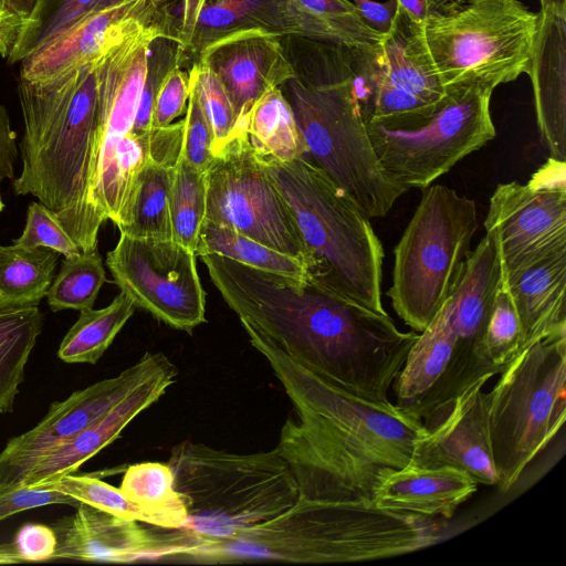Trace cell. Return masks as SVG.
<instances>
[{"instance_id":"6da1fadb","label":"cell","mask_w":566,"mask_h":566,"mask_svg":"<svg viewBox=\"0 0 566 566\" xmlns=\"http://www.w3.org/2000/svg\"><path fill=\"white\" fill-rule=\"evenodd\" d=\"M212 283L245 331L255 332L325 381L384 401L413 343L387 313L376 312L311 279L254 269L218 254L200 255Z\"/></svg>"},{"instance_id":"7a4b0ae2","label":"cell","mask_w":566,"mask_h":566,"mask_svg":"<svg viewBox=\"0 0 566 566\" xmlns=\"http://www.w3.org/2000/svg\"><path fill=\"white\" fill-rule=\"evenodd\" d=\"M273 369L298 419L289 418L275 449L291 468L300 497L375 503L386 478L411 464L427 429L395 403H376L316 376L262 335L245 331Z\"/></svg>"},{"instance_id":"3957f363","label":"cell","mask_w":566,"mask_h":566,"mask_svg":"<svg viewBox=\"0 0 566 566\" xmlns=\"http://www.w3.org/2000/svg\"><path fill=\"white\" fill-rule=\"evenodd\" d=\"M164 562L231 564L279 560L302 564L355 563L417 552L442 539L431 517L375 503H329L305 499L264 523L224 538L186 528Z\"/></svg>"},{"instance_id":"277c9868","label":"cell","mask_w":566,"mask_h":566,"mask_svg":"<svg viewBox=\"0 0 566 566\" xmlns=\"http://www.w3.org/2000/svg\"><path fill=\"white\" fill-rule=\"evenodd\" d=\"M96 63L57 77H20L24 133L19 196L32 195L51 209L81 251L97 248L105 222L95 203L98 148Z\"/></svg>"},{"instance_id":"5b68a950","label":"cell","mask_w":566,"mask_h":566,"mask_svg":"<svg viewBox=\"0 0 566 566\" xmlns=\"http://www.w3.org/2000/svg\"><path fill=\"white\" fill-rule=\"evenodd\" d=\"M294 75L280 88L307 159L344 189L368 218L385 217L408 190L392 181L373 148L356 90L355 50L281 36Z\"/></svg>"},{"instance_id":"8992f818","label":"cell","mask_w":566,"mask_h":566,"mask_svg":"<svg viewBox=\"0 0 566 566\" xmlns=\"http://www.w3.org/2000/svg\"><path fill=\"white\" fill-rule=\"evenodd\" d=\"M261 160L289 202L307 247L308 279L386 313L381 302L384 249L369 218L306 157Z\"/></svg>"},{"instance_id":"52a82bcc","label":"cell","mask_w":566,"mask_h":566,"mask_svg":"<svg viewBox=\"0 0 566 566\" xmlns=\"http://www.w3.org/2000/svg\"><path fill=\"white\" fill-rule=\"evenodd\" d=\"M168 464L187 504L182 528L205 537L232 536L300 499L295 476L276 449L240 454L184 442L171 450Z\"/></svg>"},{"instance_id":"ba28073f","label":"cell","mask_w":566,"mask_h":566,"mask_svg":"<svg viewBox=\"0 0 566 566\" xmlns=\"http://www.w3.org/2000/svg\"><path fill=\"white\" fill-rule=\"evenodd\" d=\"M423 189L394 249L387 292L396 314L418 333L451 296L479 227L474 200L439 184Z\"/></svg>"},{"instance_id":"9c48e42d","label":"cell","mask_w":566,"mask_h":566,"mask_svg":"<svg viewBox=\"0 0 566 566\" xmlns=\"http://www.w3.org/2000/svg\"><path fill=\"white\" fill-rule=\"evenodd\" d=\"M488 394L491 447L506 492L566 419V331L518 353Z\"/></svg>"},{"instance_id":"30bf717a","label":"cell","mask_w":566,"mask_h":566,"mask_svg":"<svg viewBox=\"0 0 566 566\" xmlns=\"http://www.w3.org/2000/svg\"><path fill=\"white\" fill-rule=\"evenodd\" d=\"M538 24L518 0H453L430 12L423 38L444 87L495 90L527 73Z\"/></svg>"},{"instance_id":"8fae6325","label":"cell","mask_w":566,"mask_h":566,"mask_svg":"<svg viewBox=\"0 0 566 566\" xmlns=\"http://www.w3.org/2000/svg\"><path fill=\"white\" fill-rule=\"evenodd\" d=\"M446 90L428 112L366 123L382 169L407 190L430 186L496 135L492 87L471 83Z\"/></svg>"},{"instance_id":"7c38bea8","label":"cell","mask_w":566,"mask_h":566,"mask_svg":"<svg viewBox=\"0 0 566 566\" xmlns=\"http://www.w3.org/2000/svg\"><path fill=\"white\" fill-rule=\"evenodd\" d=\"M206 220L231 228L307 264L311 255L291 207L244 132L214 153L206 171Z\"/></svg>"},{"instance_id":"4fadbf2b","label":"cell","mask_w":566,"mask_h":566,"mask_svg":"<svg viewBox=\"0 0 566 566\" xmlns=\"http://www.w3.org/2000/svg\"><path fill=\"white\" fill-rule=\"evenodd\" d=\"M196 256L172 239L120 233L106 264L120 292L137 307L172 328L191 333L206 321V294Z\"/></svg>"},{"instance_id":"5bb4252c","label":"cell","mask_w":566,"mask_h":566,"mask_svg":"<svg viewBox=\"0 0 566 566\" xmlns=\"http://www.w3.org/2000/svg\"><path fill=\"white\" fill-rule=\"evenodd\" d=\"M356 88L365 123L431 109L446 87L428 52L423 25L397 9L375 51H355Z\"/></svg>"},{"instance_id":"9a60e30c","label":"cell","mask_w":566,"mask_h":566,"mask_svg":"<svg viewBox=\"0 0 566 566\" xmlns=\"http://www.w3.org/2000/svg\"><path fill=\"white\" fill-rule=\"evenodd\" d=\"M566 161L548 158L532 179L500 184L485 230L495 229L505 276L566 250Z\"/></svg>"},{"instance_id":"2e32d148","label":"cell","mask_w":566,"mask_h":566,"mask_svg":"<svg viewBox=\"0 0 566 566\" xmlns=\"http://www.w3.org/2000/svg\"><path fill=\"white\" fill-rule=\"evenodd\" d=\"M163 353H146L119 375L74 391L51 403L48 413L31 430L8 440L0 452V488H14L34 463L52 448L99 419L136 387L170 364Z\"/></svg>"},{"instance_id":"e0dca14e","label":"cell","mask_w":566,"mask_h":566,"mask_svg":"<svg viewBox=\"0 0 566 566\" xmlns=\"http://www.w3.org/2000/svg\"><path fill=\"white\" fill-rule=\"evenodd\" d=\"M168 0H128L81 17L21 61L20 77L46 81L98 62L130 36L177 20Z\"/></svg>"},{"instance_id":"ac0fdd59","label":"cell","mask_w":566,"mask_h":566,"mask_svg":"<svg viewBox=\"0 0 566 566\" xmlns=\"http://www.w3.org/2000/svg\"><path fill=\"white\" fill-rule=\"evenodd\" d=\"M504 279L497 232L495 229L485 230V235L469 253L448 298L449 323L465 388L481 377H493L502 371L489 360L483 337L489 314Z\"/></svg>"},{"instance_id":"d6986e66","label":"cell","mask_w":566,"mask_h":566,"mask_svg":"<svg viewBox=\"0 0 566 566\" xmlns=\"http://www.w3.org/2000/svg\"><path fill=\"white\" fill-rule=\"evenodd\" d=\"M159 35L177 39L176 27L155 25L135 34L96 64L99 134L95 203L98 212L99 187L109 170L115 148L132 133L144 86L149 45Z\"/></svg>"},{"instance_id":"ffe728a7","label":"cell","mask_w":566,"mask_h":566,"mask_svg":"<svg viewBox=\"0 0 566 566\" xmlns=\"http://www.w3.org/2000/svg\"><path fill=\"white\" fill-rule=\"evenodd\" d=\"M196 62L223 84L235 112V132L245 133L250 109L264 93L294 75L281 36L259 28L220 36L199 52Z\"/></svg>"},{"instance_id":"44dd1931","label":"cell","mask_w":566,"mask_h":566,"mask_svg":"<svg viewBox=\"0 0 566 566\" xmlns=\"http://www.w3.org/2000/svg\"><path fill=\"white\" fill-rule=\"evenodd\" d=\"M491 377L474 381L454 400L448 415L417 440L411 464L417 468L448 467L468 474L478 484L497 485L488 415Z\"/></svg>"},{"instance_id":"7402d4cb","label":"cell","mask_w":566,"mask_h":566,"mask_svg":"<svg viewBox=\"0 0 566 566\" xmlns=\"http://www.w3.org/2000/svg\"><path fill=\"white\" fill-rule=\"evenodd\" d=\"M52 559L135 563L157 562L171 538V530L155 532L138 521L120 517L86 503L75 513L56 520Z\"/></svg>"},{"instance_id":"603a6c76","label":"cell","mask_w":566,"mask_h":566,"mask_svg":"<svg viewBox=\"0 0 566 566\" xmlns=\"http://www.w3.org/2000/svg\"><path fill=\"white\" fill-rule=\"evenodd\" d=\"M177 374L176 366L170 363L146 379L91 426L39 458L18 486H34L75 473L84 462L116 440L134 418L155 403Z\"/></svg>"},{"instance_id":"cb8c5ba5","label":"cell","mask_w":566,"mask_h":566,"mask_svg":"<svg viewBox=\"0 0 566 566\" xmlns=\"http://www.w3.org/2000/svg\"><path fill=\"white\" fill-rule=\"evenodd\" d=\"M526 74L533 84L541 140L549 158L566 161V10H539Z\"/></svg>"},{"instance_id":"d4e9b609","label":"cell","mask_w":566,"mask_h":566,"mask_svg":"<svg viewBox=\"0 0 566 566\" xmlns=\"http://www.w3.org/2000/svg\"><path fill=\"white\" fill-rule=\"evenodd\" d=\"M505 284L521 324V352L566 331V250L505 276Z\"/></svg>"},{"instance_id":"484cf974","label":"cell","mask_w":566,"mask_h":566,"mask_svg":"<svg viewBox=\"0 0 566 566\" xmlns=\"http://www.w3.org/2000/svg\"><path fill=\"white\" fill-rule=\"evenodd\" d=\"M270 32L361 51H375L384 36L364 23L349 0H273Z\"/></svg>"},{"instance_id":"4316f807","label":"cell","mask_w":566,"mask_h":566,"mask_svg":"<svg viewBox=\"0 0 566 566\" xmlns=\"http://www.w3.org/2000/svg\"><path fill=\"white\" fill-rule=\"evenodd\" d=\"M478 483L462 471L407 467L384 480L375 495L382 509L450 518L472 496Z\"/></svg>"},{"instance_id":"83f0119b","label":"cell","mask_w":566,"mask_h":566,"mask_svg":"<svg viewBox=\"0 0 566 566\" xmlns=\"http://www.w3.org/2000/svg\"><path fill=\"white\" fill-rule=\"evenodd\" d=\"M175 165L151 158L144 164L116 226L120 233L134 238L172 239L169 195Z\"/></svg>"},{"instance_id":"f1b7e54d","label":"cell","mask_w":566,"mask_h":566,"mask_svg":"<svg viewBox=\"0 0 566 566\" xmlns=\"http://www.w3.org/2000/svg\"><path fill=\"white\" fill-rule=\"evenodd\" d=\"M245 135L263 159L290 161L307 157V149L294 113L280 87L264 93L252 106Z\"/></svg>"},{"instance_id":"f546056e","label":"cell","mask_w":566,"mask_h":566,"mask_svg":"<svg viewBox=\"0 0 566 566\" xmlns=\"http://www.w3.org/2000/svg\"><path fill=\"white\" fill-rule=\"evenodd\" d=\"M59 255L49 248L0 245V310L38 306L55 276Z\"/></svg>"},{"instance_id":"4dcf8cb0","label":"cell","mask_w":566,"mask_h":566,"mask_svg":"<svg viewBox=\"0 0 566 566\" xmlns=\"http://www.w3.org/2000/svg\"><path fill=\"white\" fill-rule=\"evenodd\" d=\"M119 489L153 517L155 527L175 530L185 526L188 518L186 500L175 488L174 472L168 462L129 465Z\"/></svg>"},{"instance_id":"1f68e13d","label":"cell","mask_w":566,"mask_h":566,"mask_svg":"<svg viewBox=\"0 0 566 566\" xmlns=\"http://www.w3.org/2000/svg\"><path fill=\"white\" fill-rule=\"evenodd\" d=\"M136 307L133 300L120 292L104 308L80 311L77 321L60 344L59 358L70 364H96Z\"/></svg>"},{"instance_id":"d6a6232c","label":"cell","mask_w":566,"mask_h":566,"mask_svg":"<svg viewBox=\"0 0 566 566\" xmlns=\"http://www.w3.org/2000/svg\"><path fill=\"white\" fill-rule=\"evenodd\" d=\"M43 327L38 306L0 310V413L13 410L24 368Z\"/></svg>"},{"instance_id":"836d02e7","label":"cell","mask_w":566,"mask_h":566,"mask_svg":"<svg viewBox=\"0 0 566 566\" xmlns=\"http://www.w3.org/2000/svg\"><path fill=\"white\" fill-rule=\"evenodd\" d=\"M202 254H218L254 269L297 280L310 277L304 261L206 219L201 224L196 248V255Z\"/></svg>"},{"instance_id":"e575fe53","label":"cell","mask_w":566,"mask_h":566,"mask_svg":"<svg viewBox=\"0 0 566 566\" xmlns=\"http://www.w3.org/2000/svg\"><path fill=\"white\" fill-rule=\"evenodd\" d=\"M206 171L179 157L174 166L169 195L172 240L195 253L199 231L206 218Z\"/></svg>"},{"instance_id":"d590c367","label":"cell","mask_w":566,"mask_h":566,"mask_svg":"<svg viewBox=\"0 0 566 566\" xmlns=\"http://www.w3.org/2000/svg\"><path fill=\"white\" fill-rule=\"evenodd\" d=\"M106 280L98 251H81L64 258L45 296L53 312L92 308Z\"/></svg>"},{"instance_id":"8d00e7d4","label":"cell","mask_w":566,"mask_h":566,"mask_svg":"<svg viewBox=\"0 0 566 566\" xmlns=\"http://www.w3.org/2000/svg\"><path fill=\"white\" fill-rule=\"evenodd\" d=\"M98 0H40L8 59L21 62L54 34L88 13Z\"/></svg>"},{"instance_id":"74e56055","label":"cell","mask_w":566,"mask_h":566,"mask_svg":"<svg viewBox=\"0 0 566 566\" xmlns=\"http://www.w3.org/2000/svg\"><path fill=\"white\" fill-rule=\"evenodd\" d=\"M34 486L57 491L111 514L155 526L153 517L127 499L119 488L92 475L70 473Z\"/></svg>"},{"instance_id":"f35d334b","label":"cell","mask_w":566,"mask_h":566,"mask_svg":"<svg viewBox=\"0 0 566 566\" xmlns=\"http://www.w3.org/2000/svg\"><path fill=\"white\" fill-rule=\"evenodd\" d=\"M483 343L489 360L501 370L521 352V324L505 279L489 314Z\"/></svg>"},{"instance_id":"ab89813d","label":"cell","mask_w":566,"mask_h":566,"mask_svg":"<svg viewBox=\"0 0 566 566\" xmlns=\"http://www.w3.org/2000/svg\"><path fill=\"white\" fill-rule=\"evenodd\" d=\"M184 51L178 40L170 35L155 38L148 51L144 86L132 129L134 135L151 130V115L157 93L167 74L184 62Z\"/></svg>"},{"instance_id":"60d3db41","label":"cell","mask_w":566,"mask_h":566,"mask_svg":"<svg viewBox=\"0 0 566 566\" xmlns=\"http://www.w3.org/2000/svg\"><path fill=\"white\" fill-rule=\"evenodd\" d=\"M188 76L211 127L216 153L235 132L233 105L219 77L206 65L199 62L191 64Z\"/></svg>"},{"instance_id":"b9f144b4","label":"cell","mask_w":566,"mask_h":566,"mask_svg":"<svg viewBox=\"0 0 566 566\" xmlns=\"http://www.w3.org/2000/svg\"><path fill=\"white\" fill-rule=\"evenodd\" d=\"M13 243L24 248H49L63 254L64 258L81 252L57 216L40 201L29 205L25 227Z\"/></svg>"},{"instance_id":"7bdbcfd3","label":"cell","mask_w":566,"mask_h":566,"mask_svg":"<svg viewBox=\"0 0 566 566\" xmlns=\"http://www.w3.org/2000/svg\"><path fill=\"white\" fill-rule=\"evenodd\" d=\"M189 86L180 158L195 168L207 171L214 157V137L201 109L197 92L190 83Z\"/></svg>"},{"instance_id":"ee69618b","label":"cell","mask_w":566,"mask_h":566,"mask_svg":"<svg viewBox=\"0 0 566 566\" xmlns=\"http://www.w3.org/2000/svg\"><path fill=\"white\" fill-rule=\"evenodd\" d=\"M189 92L188 73L177 65L167 74L157 93L151 115V129L172 124L187 108Z\"/></svg>"},{"instance_id":"f6af8a7d","label":"cell","mask_w":566,"mask_h":566,"mask_svg":"<svg viewBox=\"0 0 566 566\" xmlns=\"http://www.w3.org/2000/svg\"><path fill=\"white\" fill-rule=\"evenodd\" d=\"M80 503L67 494L39 486L0 488V522L40 506L64 504L75 509Z\"/></svg>"},{"instance_id":"bcb514c9","label":"cell","mask_w":566,"mask_h":566,"mask_svg":"<svg viewBox=\"0 0 566 566\" xmlns=\"http://www.w3.org/2000/svg\"><path fill=\"white\" fill-rule=\"evenodd\" d=\"M12 542L23 562L50 560L56 547L53 528L43 524H24Z\"/></svg>"},{"instance_id":"7dc6e473","label":"cell","mask_w":566,"mask_h":566,"mask_svg":"<svg viewBox=\"0 0 566 566\" xmlns=\"http://www.w3.org/2000/svg\"><path fill=\"white\" fill-rule=\"evenodd\" d=\"M349 1L356 7L367 27L381 35L389 32L398 9L396 0H387L386 2L374 0Z\"/></svg>"},{"instance_id":"c3c4849f","label":"cell","mask_w":566,"mask_h":566,"mask_svg":"<svg viewBox=\"0 0 566 566\" xmlns=\"http://www.w3.org/2000/svg\"><path fill=\"white\" fill-rule=\"evenodd\" d=\"M29 20L18 13L7 0H0V55L9 59Z\"/></svg>"},{"instance_id":"681fc988","label":"cell","mask_w":566,"mask_h":566,"mask_svg":"<svg viewBox=\"0 0 566 566\" xmlns=\"http://www.w3.org/2000/svg\"><path fill=\"white\" fill-rule=\"evenodd\" d=\"M17 136L10 125L6 108L0 105V185L4 179H13L14 161L18 155Z\"/></svg>"},{"instance_id":"f907efd6","label":"cell","mask_w":566,"mask_h":566,"mask_svg":"<svg viewBox=\"0 0 566 566\" xmlns=\"http://www.w3.org/2000/svg\"><path fill=\"white\" fill-rule=\"evenodd\" d=\"M206 0H182L177 20V38L185 52L192 39L196 24Z\"/></svg>"},{"instance_id":"816d5d0a","label":"cell","mask_w":566,"mask_h":566,"mask_svg":"<svg viewBox=\"0 0 566 566\" xmlns=\"http://www.w3.org/2000/svg\"><path fill=\"white\" fill-rule=\"evenodd\" d=\"M396 2L398 9L419 24L423 25L430 14V0H396Z\"/></svg>"},{"instance_id":"f5cc1de1","label":"cell","mask_w":566,"mask_h":566,"mask_svg":"<svg viewBox=\"0 0 566 566\" xmlns=\"http://www.w3.org/2000/svg\"><path fill=\"white\" fill-rule=\"evenodd\" d=\"M453 0H430V12L440 9ZM541 9L566 10V0H539Z\"/></svg>"},{"instance_id":"db71d44e","label":"cell","mask_w":566,"mask_h":566,"mask_svg":"<svg viewBox=\"0 0 566 566\" xmlns=\"http://www.w3.org/2000/svg\"><path fill=\"white\" fill-rule=\"evenodd\" d=\"M22 562L13 542L0 544V564H17Z\"/></svg>"},{"instance_id":"11a10c76","label":"cell","mask_w":566,"mask_h":566,"mask_svg":"<svg viewBox=\"0 0 566 566\" xmlns=\"http://www.w3.org/2000/svg\"><path fill=\"white\" fill-rule=\"evenodd\" d=\"M10 6L21 15L27 18L31 17L32 12L34 11L36 4L40 0H7Z\"/></svg>"},{"instance_id":"9f6ffc18","label":"cell","mask_w":566,"mask_h":566,"mask_svg":"<svg viewBox=\"0 0 566 566\" xmlns=\"http://www.w3.org/2000/svg\"><path fill=\"white\" fill-rule=\"evenodd\" d=\"M128 0H98L97 3L93 7V9L90 12L99 11L109 7H114L117 4H120ZM87 14V13H86Z\"/></svg>"},{"instance_id":"6f0895ef","label":"cell","mask_w":566,"mask_h":566,"mask_svg":"<svg viewBox=\"0 0 566 566\" xmlns=\"http://www.w3.org/2000/svg\"><path fill=\"white\" fill-rule=\"evenodd\" d=\"M3 208H4V203L2 201L1 192H0V213L2 212Z\"/></svg>"}]
</instances>
